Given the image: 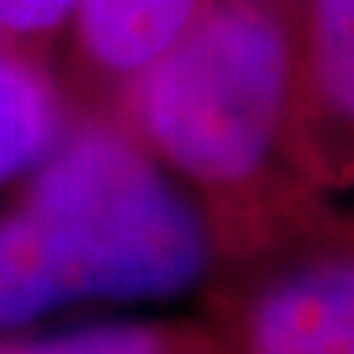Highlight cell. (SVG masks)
Instances as JSON below:
<instances>
[{
    "mask_svg": "<svg viewBox=\"0 0 354 354\" xmlns=\"http://www.w3.org/2000/svg\"><path fill=\"white\" fill-rule=\"evenodd\" d=\"M210 259V227L165 165L112 125L79 128L0 216V328L73 305L171 302Z\"/></svg>",
    "mask_w": 354,
    "mask_h": 354,
    "instance_id": "1",
    "label": "cell"
},
{
    "mask_svg": "<svg viewBox=\"0 0 354 354\" xmlns=\"http://www.w3.org/2000/svg\"><path fill=\"white\" fill-rule=\"evenodd\" d=\"M148 151L210 194H240L299 125V46L266 0H220L131 79Z\"/></svg>",
    "mask_w": 354,
    "mask_h": 354,
    "instance_id": "2",
    "label": "cell"
},
{
    "mask_svg": "<svg viewBox=\"0 0 354 354\" xmlns=\"http://www.w3.org/2000/svg\"><path fill=\"white\" fill-rule=\"evenodd\" d=\"M243 354H354V246L305 253L253 292Z\"/></svg>",
    "mask_w": 354,
    "mask_h": 354,
    "instance_id": "3",
    "label": "cell"
},
{
    "mask_svg": "<svg viewBox=\"0 0 354 354\" xmlns=\"http://www.w3.org/2000/svg\"><path fill=\"white\" fill-rule=\"evenodd\" d=\"M315 145L354 148V0H315L299 46V112ZM299 125V128H302ZM325 151V154H328Z\"/></svg>",
    "mask_w": 354,
    "mask_h": 354,
    "instance_id": "4",
    "label": "cell"
},
{
    "mask_svg": "<svg viewBox=\"0 0 354 354\" xmlns=\"http://www.w3.org/2000/svg\"><path fill=\"white\" fill-rule=\"evenodd\" d=\"M203 0H76L79 46L99 73L135 79L174 43Z\"/></svg>",
    "mask_w": 354,
    "mask_h": 354,
    "instance_id": "5",
    "label": "cell"
},
{
    "mask_svg": "<svg viewBox=\"0 0 354 354\" xmlns=\"http://www.w3.org/2000/svg\"><path fill=\"white\" fill-rule=\"evenodd\" d=\"M63 141V105L50 76L24 53L0 50V184L37 171Z\"/></svg>",
    "mask_w": 354,
    "mask_h": 354,
    "instance_id": "6",
    "label": "cell"
},
{
    "mask_svg": "<svg viewBox=\"0 0 354 354\" xmlns=\"http://www.w3.org/2000/svg\"><path fill=\"white\" fill-rule=\"evenodd\" d=\"M0 354H180L167 325L154 322H99L82 328L0 342Z\"/></svg>",
    "mask_w": 354,
    "mask_h": 354,
    "instance_id": "7",
    "label": "cell"
},
{
    "mask_svg": "<svg viewBox=\"0 0 354 354\" xmlns=\"http://www.w3.org/2000/svg\"><path fill=\"white\" fill-rule=\"evenodd\" d=\"M76 0H0V50L7 43L53 37L73 20ZM10 53V50H3Z\"/></svg>",
    "mask_w": 354,
    "mask_h": 354,
    "instance_id": "8",
    "label": "cell"
},
{
    "mask_svg": "<svg viewBox=\"0 0 354 354\" xmlns=\"http://www.w3.org/2000/svg\"><path fill=\"white\" fill-rule=\"evenodd\" d=\"M266 3H269V0H266Z\"/></svg>",
    "mask_w": 354,
    "mask_h": 354,
    "instance_id": "9",
    "label": "cell"
}]
</instances>
